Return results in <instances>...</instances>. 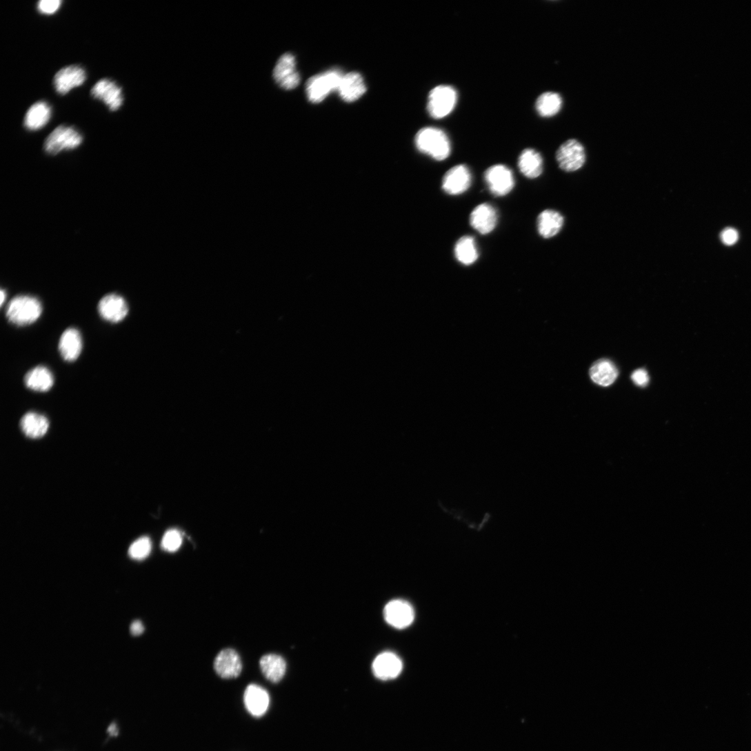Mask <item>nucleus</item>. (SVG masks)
Masks as SVG:
<instances>
[{"label": "nucleus", "instance_id": "f257e3e1", "mask_svg": "<svg viewBox=\"0 0 751 751\" xmlns=\"http://www.w3.org/2000/svg\"><path fill=\"white\" fill-rule=\"evenodd\" d=\"M43 312L41 301L30 295H19L8 304L6 316L17 326H26L36 322Z\"/></svg>", "mask_w": 751, "mask_h": 751}, {"label": "nucleus", "instance_id": "f03ea898", "mask_svg": "<svg viewBox=\"0 0 751 751\" xmlns=\"http://www.w3.org/2000/svg\"><path fill=\"white\" fill-rule=\"evenodd\" d=\"M415 145L423 153L437 161L446 159L451 153V143L447 134L436 128H425L417 132Z\"/></svg>", "mask_w": 751, "mask_h": 751}, {"label": "nucleus", "instance_id": "7ed1b4c3", "mask_svg": "<svg viewBox=\"0 0 751 751\" xmlns=\"http://www.w3.org/2000/svg\"><path fill=\"white\" fill-rule=\"evenodd\" d=\"M344 74L337 68L310 77L306 85L308 100L312 103L322 102L331 92H338Z\"/></svg>", "mask_w": 751, "mask_h": 751}, {"label": "nucleus", "instance_id": "20e7f679", "mask_svg": "<svg viewBox=\"0 0 751 751\" xmlns=\"http://www.w3.org/2000/svg\"><path fill=\"white\" fill-rule=\"evenodd\" d=\"M83 141L81 133L72 126L61 125L46 138L44 148L47 153L55 155L63 150H73Z\"/></svg>", "mask_w": 751, "mask_h": 751}, {"label": "nucleus", "instance_id": "39448f33", "mask_svg": "<svg viewBox=\"0 0 751 751\" xmlns=\"http://www.w3.org/2000/svg\"><path fill=\"white\" fill-rule=\"evenodd\" d=\"M556 159L559 168L563 172H577L586 162L585 148L576 139L567 140L558 148Z\"/></svg>", "mask_w": 751, "mask_h": 751}, {"label": "nucleus", "instance_id": "423d86ee", "mask_svg": "<svg viewBox=\"0 0 751 751\" xmlns=\"http://www.w3.org/2000/svg\"><path fill=\"white\" fill-rule=\"evenodd\" d=\"M457 102V93L450 86H441L432 90L429 96L428 110L430 116L441 119L448 116Z\"/></svg>", "mask_w": 751, "mask_h": 751}, {"label": "nucleus", "instance_id": "0eeeda50", "mask_svg": "<svg viewBox=\"0 0 751 751\" xmlns=\"http://www.w3.org/2000/svg\"><path fill=\"white\" fill-rule=\"evenodd\" d=\"M486 186L495 197L509 194L515 186L513 172L507 166L497 164L490 167L484 174Z\"/></svg>", "mask_w": 751, "mask_h": 751}, {"label": "nucleus", "instance_id": "6e6552de", "mask_svg": "<svg viewBox=\"0 0 751 751\" xmlns=\"http://www.w3.org/2000/svg\"><path fill=\"white\" fill-rule=\"evenodd\" d=\"M91 94L94 99L104 103L111 112L118 111L123 104L122 88L111 79L99 80L92 89Z\"/></svg>", "mask_w": 751, "mask_h": 751}, {"label": "nucleus", "instance_id": "1a4fd4ad", "mask_svg": "<svg viewBox=\"0 0 751 751\" xmlns=\"http://www.w3.org/2000/svg\"><path fill=\"white\" fill-rule=\"evenodd\" d=\"M273 76L282 89L292 90L297 88L300 83V75L297 70L294 56L290 53L282 55L275 66Z\"/></svg>", "mask_w": 751, "mask_h": 751}, {"label": "nucleus", "instance_id": "9d476101", "mask_svg": "<svg viewBox=\"0 0 751 751\" xmlns=\"http://www.w3.org/2000/svg\"><path fill=\"white\" fill-rule=\"evenodd\" d=\"M86 79V70L80 66L72 65L59 70L53 82L56 92L59 95L65 96L74 88L82 86Z\"/></svg>", "mask_w": 751, "mask_h": 751}, {"label": "nucleus", "instance_id": "9b49d317", "mask_svg": "<svg viewBox=\"0 0 751 751\" xmlns=\"http://www.w3.org/2000/svg\"><path fill=\"white\" fill-rule=\"evenodd\" d=\"M472 181V174L468 167L463 164L457 165L452 167L443 177L442 188L449 195H460L469 190Z\"/></svg>", "mask_w": 751, "mask_h": 751}, {"label": "nucleus", "instance_id": "f8f14e48", "mask_svg": "<svg viewBox=\"0 0 751 751\" xmlns=\"http://www.w3.org/2000/svg\"><path fill=\"white\" fill-rule=\"evenodd\" d=\"M385 621L397 629H404L410 626L414 619V612L410 603L403 600H394L389 602L384 609Z\"/></svg>", "mask_w": 751, "mask_h": 751}, {"label": "nucleus", "instance_id": "ddd939ff", "mask_svg": "<svg viewBox=\"0 0 751 751\" xmlns=\"http://www.w3.org/2000/svg\"><path fill=\"white\" fill-rule=\"evenodd\" d=\"M101 317L111 323L124 320L129 312L125 299L117 294H110L101 299L98 306Z\"/></svg>", "mask_w": 751, "mask_h": 751}, {"label": "nucleus", "instance_id": "4468645a", "mask_svg": "<svg viewBox=\"0 0 751 751\" xmlns=\"http://www.w3.org/2000/svg\"><path fill=\"white\" fill-rule=\"evenodd\" d=\"M403 669L401 659L394 653L385 652L379 654L372 663L374 675L378 679L389 681L397 678Z\"/></svg>", "mask_w": 751, "mask_h": 751}, {"label": "nucleus", "instance_id": "2eb2a0df", "mask_svg": "<svg viewBox=\"0 0 751 751\" xmlns=\"http://www.w3.org/2000/svg\"><path fill=\"white\" fill-rule=\"evenodd\" d=\"M216 673L222 679L237 678L242 671V663L239 654L233 649L221 650L214 662Z\"/></svg>", "mask_w": 751, "mask_h": 751}, {"label": "nucleus", "instance_id": "dca6fc26", "mask_svg": "<svg viewBox=\"0 0 751 751\" xmlns=\"http://www.w3.org/2000/svg\"><path fill=\"white\" fill-rule=\"evenodd\" d=\"M243 701L246 709L250 714L255 717H261L269 708L270 699L265 689L252 684L246 688Z\"/></svg>", "mask_w": 751, "mask_h": 751}, {"label": "nucleus", "instance_id": "f3484780", "mask_svg": "<svg viewBox=\"0 0 751 751\" xmlns=\"http://www.w3.org/2000/svg\"><path fill=\"white\" fill-rule=\"evenodd\" d=\"M497 212L494 207L488 203L477 206L470 216L471 226L481 234L490 233L497 223Z\"/></svg>", "mask_w": 751, "mask_h": 751}, {"label": "nucleus", "instance_id": "a211bd4d", "mask_svg": "<svg viewBox=\"0 0 751 751\" xmlns=\"http://www.w3.org/2000/svg\"><path fill=\"white\" fill-rule=\"evenodd\" d=\"M364 79L359 72L344 74L337 92L346 102L352 103L359 100L366 92Z\"/></svg>", "mask_w": 751, "mask_h": 751}, {"label": "nucleus", "instance_id": "6ab92c4d", "mask_svg": "<svg viewBox=\"0 0 751 751\" xmlns=\"http://www.w3.org/2000/svg\"><path fill=\"white\" fill-rule=\"evenodd\" d=\"M82 347V339L78 330L70 328L62 333L59 343V351L64 361H75L81 354Z\"/></svg>", "mask_w": 751, "mask_h": 751}, {"label": "nucleus", "instance_id": "aec40b11", "mask_svg": "<svg viewBox=\"0 0 751 751\" xmlns=\"http://www.w3.org/2000/svg\"><path fill=\"white\" fill-rule=\"evenodd\" d=\"M519 168L521 174L530 179L539 178L543 172V159L534 149L527 148L519 156Z\"/></svg>", "mask_w": 751, "mask_h": 751}, {"label": "nucleus", "instance_id": "412c9836", "mask_svg": "<svg viewBox=\"0 0 751 751\" xmlns=\"http://www.w3.org/2000/svg\"><path fill=\"white\" fill-rule=\"evenodd\" d=\"M564 224V218L561 213L553 210L543 211L537 219L539 234L544 239H550L558 234Z\"/></svg>", "mask_w": 751, "mask_h": 751}, {"label": "nucleus", "instance_id": "4be33fe9", "mask_svg": "<svg viewBox=\"0 0 751 751\" xmlns=\"http://www.w3.org/2000/svg\"><path fill=\"white\" fill-rule=\"evenodd\" d=\"M51 115L50 106L46 101H39L28 110L24 119V126L30 131L39 130L48 123Z\"/></svg>", "mask_w": 751, "mask_h": 751}, {"label": "nucleus", "instance_id": "5701e85b", "mask_svg": "<svg viewBox=\"0 0 751 751\" xmlns=\"http://www.w3.org/2000/svg\"><path fill=\"white\" fill-rule=\"evenodd\" d=\"M20 425L26 436L32 439L42 438L49 429L47 417L34 412L26 413L22 417Z\"/></svg>", "mask_w": 751, "mask_h": 751}, {"label": "nucleus", "instance_id": "b1692460", "mask_svg": "<svg viewBox=\"0 0 751 751\" xmlns=\"http://www.w3.org/2000/svg\"><path fill=\"white\" fill-rule=\"evenodd\" d=\"M260 666L265 677L274 683H277L283 679L287 669L285 659L276 654H268L262 657Z\"/></svg>", "mask_w": 751, "mask_h": 751}, {"label": "nucleus", "instance_id": "393cba45", "mask_svg": "<svg viewBox=\"0 0 751 751\" xmlns=\"http://www.w3.org/2000/svg\"><path fill=\"white\" fill-rule=\"evenodd\" d=\"M24 381L28 388L45 392L49 391L53 386L54 377L46 367L37 366L26 374Z\"/></svg>", "mask_w": 751, "mask_h": 751}, {"label": "nucleus", "instance_id": "a878e982", "mask_svg": "<svg viewBox=\"0 0 751 751\" xmlns=\"http://www.w3.org/2000/svg\"><path fill=\"white\" fill-rule=\"evenodd\" d=\"M618 374V370L614 364L606 359L597 361L590 370V376L593 381L604 387L613 384Z\"/></svg>", "mask_w": 751, "mask_h": 751}, {"label": "nucleus", "instance_id": "bb28decb", "mask_svg": "<svg viewBox=\"0 0 751 751\" xmlns=\"http://www.w3.org/2000/svg\"><path fill=\"white\" fill-rule=\"evenodd\" d=\"M457 260L465 266L474 264L479 259L478 249L474 237L463 236L457 242L454 248Z\"/></svg>", "mask_w": 751, "mask_h": 751}, {"label": "nucleus", "instance_id": "cd10ccee", "mask_svg": "<svg viewBox=\"0 0 751 751\" xmlns=\"http://www.w3.org/2000/svg\"><path fill=\"white\" fill-rule=\"evenodd\" d=\"M563 100L561 97L555 92H545L541 94L536 103V110L542 117H552L557 115L561 110Z\"/></svg>", "mask_w": 751, "mask_h": 751}, {"label": "nucleus", "instance_id": "c85d7f7f", "mask_svg": "<svg viewBox=\"0 0 751 751\" xmlns=\"http://www.w3.org/2000/svg\"><path fill=\"white\" fill-rule=\"evenodd\" d=\"M151 547L150 539L145 537H141L130 545L128 553L133 559L143 560L150 554Z\"/></svg>", "mask_w": 751, "mask_h": 751}, {"label": "nucleus", "instance_id": "c756f323", "mask_svg": "<svg viewBox=\"0 0 751 751\" xmlns=\"http://www.w3.org/2000/svg\"><path fill=\"white\" fill-rule=\"evenodd\" d=\"M182 537L177 530L167 531L161 541V548L167 552H176L182 545Z\"/></svg>", "mask_w": 751, "mask_h": 751}, {"label": "nucleus", "instance_id": "7c9ffc66", "mask_svg": "<svg viewBox=\"0 0 751 751\" xmlns=\"http://www.w3.org/2000/svg\"><path fill=\"white\" fill-rule=\"evenodd\" d=\"M61 4L60 0H42L38 3L37 8L43 14L52 15L59 10Z\"/></svg>", "mask_w": 751, "mask_h": 751}, {"label": "nucleus", "instance_id": "2f4dec72", "mask_svg": "<svg viewBox=\"0 0 751 751\" xmlns=\"http://www.w3.org/2000/svg\"><path fill=\"white\" fill-rule=\"evenodd\" d=\"M632 379L636 385L641 387H645L649 383V377L643 369L636 370L632 375Z\"/></svg>", "mask_w": 751, "mask_h": 751}, {"label": "nucleus", "instance_id": "473e14b6", "mask_svg": "<svg viewBox=\"0 0 751 751\" xmlns=\"http://www.w3.org/2000/svg\"><path fill=\"white\" fill-rule=\"evenodd\" d=\"M738 238V232L733 228H726L721 234L722 241L726 245H733L737 242Z\"/></svg>", "mask_w": 751, "mask_h": 751}, {"label": "nucleus", "instance_id": "72a5a7b5", "mask_svg": "<svg viewBox=\"0 0 751 751\" xmlns=\"http://www.w3.org/2000/svg\"><path fill=\"white\" fill-rule=\"evenodd\" d=\"M144 631V627L140 621H134L130 625V633L133 636H139Z\"/></svg>", "mask_w": 751, "mask_h": 751}, {"label": "nucleus", "instance_id": "f704fd0d", "mask_svg": "<svg viewBox=\"0 0 751 751\" xmlns=\"http://www.w3.org/2000/svg\"><path fill=\"white\" fill-rule=\"evenodd\" d=\"M108 732H110V734L111 735H112V736L113 735H117L118 734V730H117V725L115 724L111 725L110 726V728H108Z\"/></svg>", "mask_w": 751, "mask_h": 751}, {"label": "nucleus", "instance_id": "c9c22d12", "mask_svg": "<svg viewBox=\"0 0 751 751\" xmlns=\"http://www.w3.org/2000/svg\"><path fill=\"white\" fill-rule=\"evenodd\" d=\"M6 295H7L6 292L3 289H2L1 290V301H0V303H1V306L3 305V303H4L5 301H6Z\"/></svg>", "mask_w": 751, "mask_h": 751}]
</instances>
